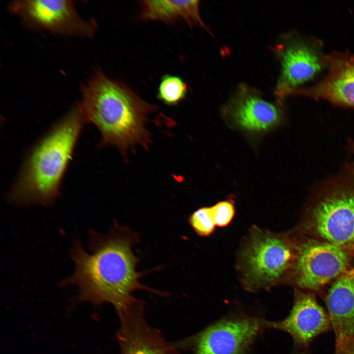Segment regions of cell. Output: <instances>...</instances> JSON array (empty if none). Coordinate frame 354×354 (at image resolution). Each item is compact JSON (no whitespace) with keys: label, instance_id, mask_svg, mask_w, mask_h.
Masks as SVG:
<instances>
[{"label":"cell","instance_id":"cell-1","mask_svg":"<svg viewBox=\"0 0 354 354\" xmlns=\"http://www.w3.org/2000/svg\"><path fill=\"white\" fill-rule=\"evenodd\" d=\"M140 237L138 233L120 225L116 220L106 234L90 231L88 245L91 253L87 252L79 240L75 241L71 251L75 271L61 284L78 287L80 301L96 305L109 302L117 312L141 300L133 296L136 290L166 295L140 281L147 273L137 270L140 259L133 247Z\"/></svg>","mask_w":354,"mask_h":354},{"label":"cell","instance_id":"cell-2","mask_svg":"<svg viewBox=\"0 0 354 354\" xmlns=\"http://www.w3.org/2000/svg\"><path fill=\"white\" fill-rule=\"evenodd\" d=\"M85 121L79 104L56 122L29 151L8 200L19 205L48 206L58 198Z\"/></svg>","mask_w":354,"mask_h":354},{"label":"cell","instance_id":"cell-3","mask_svg":"<svg viewBox=\"0 0 354 354\" xmlns=\"http://www.w3.org/2000/svg\"><path fill=\"white\" fill-rule=\"evenodd\" d=\"M79 105L85 122L100 131V146H115L124 157L128 149L137 144L148 148L150 137L146 122L157 108L124 84L97 71L83 87Z\"/></svg>","mask_w":354,"mask_h":354},{"label":"cell","instance_id":"cell-4","mask_svg":"<svg viewBox=\"0 0 354 354\" xmlns=\"http://www.w3.org/2000/svg\"><path fill=\"white\" fill-rule=\"evenodd\" d=\"M305 226L320 240L346 250L354 247V181H337L316 199Z\"/></svg>","mask_w":354,"mask_h":354},{"label":"cell","instance_id":"cell-5","mask_svg":"<svg viewBox=\"0 0 354 354\" xmlns=\"http://www.w3.org/2000/svg\"><path fill=\"white\" fill-rule=\"evenodd\" d=\"M295 258L293 248L285 238L255 231L241 253L244 280L251 288L275 285L294 265Z\"/></svg>","mask_w":354,"mask_h":354},{"label":"cell","instance_id":"cell-6","mask_svg":"<svg viewBox=\"0 0 354 354\" xmlns=\"http://www.w3.org/2000/svg\"><path fill=\"white\" fill-rule=\"evenodd\" d=\"M349 263L345 249L325 241L307 239L296 248L293 265L295 282L302 289L318 291L339 278Z\"/></svg>","mask_w":354,"mask_h":354},{"label":"cell","instance_id":"cell-7","mask_svg":"<svg viewBox=\"0 0 354 354\" xmlns=\"http://www.w3.org/2000/svg\"><path fill=\"white\" fill-rule=\"evenodd\" d=\"M11 11L28 26L56 33L91 36L94 24L82 20L70 0H16Z\"/></svg>","mask_w":354,"mask_h":354},{"label":"cell","instance_id":"cell-8","mask_svg":"<svg viewBox=\"0 0 354 354\" xmlns=\"http://www.w3.org/2000/svg\"><path fill=\"white\" fill-rule=\"evenodd\" d=\"M278 52L281 72L275 92L279 101L327 67L326 55L314 41L290 38L279 45Z\"/></svg>","mask_w":354,"mask_h":354},{"label":"cell","instance_id":"cell-9","mask_svg":"<svg viewBox=\"0 0 354 354\" xmlns=\"http://www.w3.org/2000/svg\"><path fill=\"white\" fill-rule=\"evenodd\" d=\"M280 104L266 101L250 88L241 85L224 106L222 112L224 118L232 127L258 135L283 123L284 114Z\"/></svg>","mask_w":354,"mask_h":354},{"label":"cell","instance_id":"cell-10","mask_svg":"<svg viewBox=\"0 0 354 354\" xmlns=\"http://www.w3.org/2000/svg\"><path fill=\"white\" fill-rule=\"evenodd\" d=\"M256 318L225 319L206 328L195 338L193 354H240L262 327Z\"/></svg>","mask_w":354,"mask_h":354},{"label":"cell","instance_id":"cell-11","mask_svg":"<svg viewBox=\"0 0 354 354\" xmlns=\"http://www.w3.org/2000/svg\"><path fill=\"white\" fill-rule=\"evenodd\" d=\"M118 313L120 320L117 334L119 354H179L146 322L142 301Z\"/></svg>","mask_w":354,"mask_h":354},{"label":"cell","instance_id":"cell-12","mask_svg":"<svg viewBox=\"0 0 354 354\" xmlns=\"http://www.w3.org/2000/svg\"><path fill=\"white\" fill-rule=\"evenodd\" d=\"M326 58L328 71L323 79L311 87L297 89L294 94L354 108V55L334 53Z\"/></svg>","mask_w":354,"mask_h":354},{"label":"cell","instance_id":"cell-13","mask_svg":"<svg viewBox=\"0 0 354 354\" xmlns=\"http://www.w3.org/2000/svg\"><path fill=\"white\" fill-rule=\"evenodd\" d=\"M272 325L290 334L295 344L303 348L331 327L328 313L314 295L306 293H298L289 315Z\"/></svg>","mask_w":354,"mask_h":354},{"label":"cell","instance_id":"cell-14","mask_svg":"<svg viewBox=\"0 0 354 354\" xmlns=\"http://www.w3.org/2000/svg\"><path fill=\"white\" fill-rule=\"evenodd\" d=\"M326 305L335 336V352L354 339V278L340 276L333 282Z\"/></svg>","mask_w":354,"mask_h":354},{"label":"cell","instance_id":"cell-15","mask_svg":"<svg viewBox=\"0 0 354 354\" xmlns=\"http://www.w3.org/2000/svg\"><path fill=\"white\" fill-rule=\"evenodd\" d=\"M140 4L142 19L168 24L183 21L190 28L207 29L201 17L199 0H142Z\"/></svg>","mask_w":354,"mask_h":354},{"label":"cell","instance_id":"cell-16","mask_svg":"<svg viewBox=\"0 0 354 354\" xmlns=\"http://www.w3.org/2000/svg\"><path fill=\"white\" fill-rule=\"evenodd\" d=\"M187 92V85L181 77L166 74L161 78L157 97L167 105L176 106L186 98Z\"/></svg>","mask_w":354,"mask_h":354},{"label":"cell","instance_id":"cell-17","mask_svg":"<svg viewBox=\"0 0 354 354\" xmlns=\"http://www.w3.org/2000/svg\"><path fill=\"white\" fill-rule=\"evenodd\" d=\"M188 223L200 236H208L214 231V222L211 206H204L193 212L188 219Z\"/></svg>","mask_w":354,"mask_h":354},{"label":"cell","instance_id":"cell-18","mask_svg":"<svg viewBox=\"0 0 354 354\" xmlns=\"http://www.w3.org/2000/svg\"><path fill=\"white\" fill-rule=\"evenodd\" d=\"M211 208L214 222L218 227H225L229 224L235 212L234 206L230 201L218 202Z\"/></svg>","mask_w":354,"mask_h":354},{"label":"cell","instance_id":"cell-19","mask_svg":"<svg viewBox=\"0 0 354 354\" xmlns=\"http://www.w3.org/2000/svg\"><path fill=\"white\" fill-rule=\"evenodd\" d=\"M335 354H354V339L345 344Z\"/></svg>","mask_w":354,"mask_h":354},{"label":"cell","instance_id":"cell-20","mask_svg":"<svg viewBox=\"0 0 354 354\" xmlns=\"http://www.w3.org/2000/svg\"><path fill=\"white\" fill-rule=\"evenodd\" d=\"M352 150L353 153L354 154V144H353L352 145Z\"/></svg>","mask_w":354,"mask_h":354}]
</instances>
